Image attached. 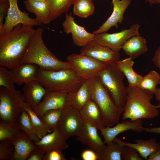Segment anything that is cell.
I'll return each instance as SVG.
<instances>
[{"mask_svg": "<svg viewBox=\"0 0 160 160\" xmlns=\"http://www.w3.org/2000/svg\"><path fill=\"white\" fill-rule=\"evenodd\" d=\"M35 29L20 23L0 36V65L10 70L20 63Z\"/></svg>", "mask_w": 160, "mask_h": 160, "instance_id": "6da1fadb", "label": "cell"}, {"mask_svg": "<svg viewBox=\"0 0 160 160\" xmlns=\"http://www.w3.org/2000/svg\"><path fill=\"white\" fill-rule=\"evenodd\" d=\"M43 32L41 27L35 29L28 47L20 64L33 63L40 68L50 70L73 69L68 62L60 60L47 48L43 39Z\"/></svg>", "mask_w": 160, "mask_h": 160, "instance_id": "7a4b0ae2", "label": "cell"}, {"mask_svg": "<svg viewBox=\"0 0 160 160\" xmlns=\"http://www.w3.org/2000/svg\"><path fill=\"white\" fill-rule=\"evenodd\" d=\"M127 100L122 114V119L133 120L153 119L159 115L157 105L151 103L154 94L136 87H127Z\"/></svg>", "mask_w": 160, "mask_h": 160, "instance_id": "3957f363", "label": "cell"}, {"mask_svg": "<svg viewBox=\"0 0 160 160\" xmlns=\"http://www.w3.org/2000/svg\"><path fill=\"white\" fill-rule=\"evenodd\" d=\"M37 78V80L47 91L68 93L77 89L86 80L73 69L50 70L39 67Z\"/></svg>", "mask_w": 160, "mask_h": 160, "instance_id": "277c9868", "label": "cell"}, {"mask_svg": "<svg viewBox=\"0 0 160 160\" xmlns=\"http://www.w3.org/2000/svg\"><path fill=\"white\" fill-rule=\"evenodd\" d=\"M92 99L97 105L102 114L106 127H112L119 122L124 109L119 108L98 76L93 79Z\"/></svg>", "mask_w": 160, "mask_h": 160, "instance_id": "5b68a950", "label": "cell"}, {"mask_svg": "<svg viewBox=\"0 0 160 160\" xmlns=\"http://www.w3.org/2000/svg\"><path fill=\"white\" fill-rule=\"evenodd\" d=\"M124 75L116 64H107L98 77L117 107L124 109L127 100V87L124 83Z\"/></svg>", "mask_w": 160, "mask_h": 160, "instance_id": "8992f818", "label": "cell"}, {"mask_svg": "<svg viewBox=\"0 0 160 160\" xmlns=\"http://www.w3.org/2000/svg\"><path fill=\"white\" fill-rule=\"evenodd\" d=\"M24 98L21 92L11 91L0 87V122H13L17 124L23 110Z\"/></svg>", "mask_w": 160, "mask_h": 160, "instance_id": "52a82bcc", "label": "cell"}, {"mask_svg": "<svg viewBox=\"0 0 160 160\" xmlns=\"http://www.w3.org/2000/svg\"><path fill=\"white\" fill-rule=\"evenodd\" d=\"M67 61L82 78L85 80L98 76L106 64L81 54L73 53L68 56Z\"/></svg>", "mask_w": 160, "mask_h": 160, "instance_id": "ba28073f", "label": "cell"}, {"mask_svg": "<svg viewBox=\"0 0 160 160\" xmlns=\"http://www.w3.org/2000/svg\"><path fill=\"white\" fill-rule=\"evenodd\" d=\"M84 124L79 111L65 106L62 109L61 116L56 128L67 140L71 137L77 136L82 129Z\"/></svg>", "mask_w": 160, "mask_h": 160, "instance_id": "9c48e42d", "label": "cell"}, {"mask_svg": "<svg viewBox=\"0 0 160 160\" xmlns=\"http://www.w3.org/2000/svg\"><path fill=\"white\" fill-rule=\"evenodd\" d=\"M140 27L138 23L132 25L128 29L112 33L106 32L95 34L94 42L119 52L125 42L132 37L140 35L138 30Z\"/></svg>", "mask_w": 160, "mask_h": 160, "instance_id": "30bf717a", "label": "cell"}, {"mask_svg": "<svg viewBox=\"0 0 160 160\" xmlns=\"http://www.w3.org/2000/svg\"><path fill=\"white\" fill-rule=\"evenodd\" d=\"M9 0V7L4 23L5 32L12 30L15 26L20 23L32 27L33 26H43L35 18L30 17L28 13L20 10L17 5V0Z\"/></svg>", "mask_w": 160, "mask_h": 160, "instance_id": "8fae6325", "label": "cell"}, {"mask_svg": "<svg viewBox=\"0 0 160 160\" xmlns=\"http://www.w3.org/2000/svg\"><path fill=\"white\" fill-rule=\"evenodd\" d=\"M119 52L92 41L82 47L80 53L111 64H116L120 60Z\"/></svg>", "mask_w": 160, "mask_h": 160, "instance_id": "7c38bea8", "label": "cell"}, {"mask_svg": "<svg viewBox=\"0 0 160 160\" xmlns=\"http://www.w3.org/2000/svg\"><path fill=\"white\" fill-rule=\"evenodd\" d=\"M62 26L65 33H71L74 43L78 46L83 47L94 39L95 34L88 32L84 27L77 24L71 13H65Z\"/></svg>", "mask_w": 160, "mask_h": 160, "instance_id": "4fadbf2b", "label": "cell"}, {"mask_svg": "<svg viewBox=\"0 0 160 160\" xmlns=\"http://www.w3.org/2000/svg\"><path fill=\"white\" fill-rule=\"evenodd\" d=\"M68 93L64 91H47L41 100L33 111L40 118L48 111L62 109L65 106Z\"/></svg>", "mask_w": 160, "mask_h": 160, "instance_id": "5bb4252c", "label": "cell"}, {"mask_svg": "<svg viewBox=\"0 0 160 160\" xmlns=\"http://www.w3.org/2000/svg\"><path fill=\"white\" fill-rule=\"evenodd\" d=\"M142 119L130 121H122L112 127H107L100 130L105 144L113 141L114 139L119 134L127 131L132 130L137 133L144 131Z\"/></svg>", "mask_w": 160, "mask_h": 160, "instance_id": "9a60e30c", "label": "cell"}, {"mask_svg": "<svg viewBox=\"0 0 160 160\" xmlns=\"http://www.w3.org/2000/svg\"><path fill=\"white\" fill-rule=\"evenodd\" d=\"M93 79L85 80L77 89L68 93L65 106H69L80 111L91 100Z\"/></svg>", "mask_w": 160, "mask_h": 160, "instance_id": "2e32d148", "label": "cell"}, {"mask_svg": "<svg viewBox=\"0 0 160 160\" xmlns=\"http://www.w3.org/2000/svg\"><path fill=\"white\" fill-rule=\"evenodd\" d=\"M98 130L92 124L84 122L82 129L76 137L78 141L100 154L105 145L99 135Z\"/></svg>", "mask_w": 160, "mask_h": 160, "instance_id": "e0dca14e", "label": "cell"}, {"mask_svg": "<svg viewBox=\"0 0 160 160\" xmlns=\"http://www.w3.org/2000/svg\"><path fill=\"white\" fill-rule=\"evenodd\" d=\"M131 0H112L113 6V12L106 21L93 33L96 34L109 30L113 26L118 27V24L121 23L124 20V14L131 3Z\"/></svg>", "mask_w": 160, "mask_h": 160, "instance_id": "ac0fdd59", "label": "cell"}, {"mask_svg": "<svg viewBox=\"0 0 160 160\" xmlns=\"http://www.w3.org/2000/svg\"><path fill=\"white\" fill-rule=\"evenodd\" d=\"M9 141L14 147L10 160H26L31 151L37 147L23 130H21L17 136Z\"/></svg>", "mask_w": 160, "mask_h": 160, "instance_id": "d6986e66", "label": "cell"}, {"mask_svg": "<svg viewBox=\"0 0 160 160\" xmlns=\"http://www.w3.org/2000/svg\"><path fill=\"white\" fill-rule=\"evenodd\" d=\"M24 102L33 110L47 91L38 80L25 84L22 89Z\"/></svg>", "mask_w": 160, "mask_h": 160, "instance_id": "ffe728a7", "label": "cell"}, {"mask_svg": "<svg viewBox=\"0 0 160 160\" xmlns=\"http://www.w3.org/2000/svg\"><path fill=\"white\" fill-rule=\"evenodd\" d=\"M121 145L127 146L133 148L138 152L140 156L145 160L148 159L149 155L160 148V143L156 141L155 138L149 139L135 140V143L124 141L116 137L113 140Z\"/></svg>", "mask_w": 160, "mask_h": 160, "instance_id": "44dd1931", "label": "cell"}, {"mask_svg": "<svg viewBox=\"0 0 160 160\" xmlns=\"http://www.w3.org/2000/svg\"><path fill=\"white\" fill-rule=\"evenodd\" d=\"M79 111L84 122L92 124L100 131L106 127L101 110L92 100L88 102Z\"/></svg>", "mask_w": 160, "mask_h": 160, "instance_id": "7402d4cb", "label": "cell"}, {"mask_svg": "<svg viewBox=\"0 0 160 160\" xmlns=\"http://www.w3.org/2000/svg\"><path fill=\"white\" fill-rule=\"evenodd\" d=\"M38 66L34 63H25L20 64L10 70L13 75L15 84L20 85L37 80Z\"/></svg>", "mask_w": 160, "mask_h": 160, "instance_id": "603a6c76", "label": "cell"}, {"mask_svg": "<svg viewBox=\"0 0 160 160\" xmlns=\"http://www.w3.org/2000/svg\"><path fill=\"white\" fill-rule=\"evenodd\" d=\"M66 140L56 128L43 137L39 141L34 143L37 147L46 151L53 148L67 149L68 145Z\"/></svg>", "mask_w": 160, "mask_h": 160, "instance_id": "cb8c5ba5", "label": "cell"}, {"mask_svg": "<svg viewBox=\"0 0 160 160\" xmlns=\"http://www.w3.org/2000/svg\"><path fill=\"white\" fill-rule=\"evenodd\" d=\"M122 49L132 60L145 53L148 50L145 39L140 35L129 39L123 45Z\"/></svg>", "mask_w": 160, "mask_h": 160, "instance_id": "d4e9b609", "label": "cell"}, {"mask_svg": "<svg viewBox=\"0 0 160 160\" xmlns=\"http://www.w3.org/2000/svg\"><path fill=\"white\" fill-rule=\"evenodd\" d=\"M26 9L34 14L36 20L44 24L51 22L49 19L50 9L47 0L41 1L33 0H25L23 1Z\"/></svg>", "mask_w": 160, "mask_h": 160, "instance_id": "484cf974", "label": "cell"}, {"mask_svg": "<svg viewBox=\"0 0 160 160\" xmlns=\"http://www.w3.org/2000/svg\"><path fill=\"white\" fill-rule=\"evenodd\" d=\"M134 62L130 57L119 60L116 64L127 79L128 86L136 87L143 77L133 69Z\"/></svg>", "mask_w": 160, "mask_h": 160, "instance_id": "4316f807", "label": "cell"}, {"mask_svg": "<svg viewBox=\"0 0 160 160\" xmlns=\"http://www.w3.org/2000/svg\"><path fill=\"white\" fill-rule=\"evenodd\" d=\"M76 0H47L50 11L49 19L52 21L67 12Z\"/></svg>", "mask_w": 160, "mask_h": 160, "instance_id": "83f0119b", "label": "cell"}, {"mask_svg": "<svg viewBox=\"0 0 160 160\" xmlns=\"http://www.w3.org/2000/svg\"><path fill=\"white\" fill-rule=\"evenodd\" d=\"M22 108L29 114L36 132L41 139L48 133L51 132L53 130L44 124L34 111L27 104L21 102Z\"/></svg>", "mask_w": 160, "mask_h": 160, "instance_id": "f1b7e54d", "label": "cell"}, {"mask_svg": "<svg viewBox=\"0 0 160 160\" xmlns=\"http://www.w3.org/2000/svg\"><path fill=\"white\" fill-rule=\"evenodd\" d=\"M17 125L20 130L24 132L34 143L40 140L36 132L29 114L23 108Z\"/></svg>", "mask_w": 160, "mask_h": 160, "instance_id": "f546056e", "label": "cell"}, {"mask_svg": "<svg viewBox=\"0 0 160 160\" xmlns=\"http://www.w3.org/2000/svg\"><path fill=\"white\" fill-rule=\"evenodd\" d=\"M160 84V74L157 72L150 71L143 77L136 87L138 89L148 90L155 94L157 90V86Z\"/></svg>", "mask_w": 160, "mask_h": 160, "instance_id": "4dcf8cb0", "label": "cell"}, {"mask_svg": "<svg viewBox=\"0 0 160 160\" xmlns=\"http://www.w3.org/2000/svg\"><path fill=\"white\" fill-rule=\"evenodd\" d=\"M73 14L83 18L92 15L95 10L92 0H76L73 4Z\"/></svg>", "mask_w": 160, "mask_h": 160, "instance_id": "1f68e13d", "label": "cell"}, {"mask_svg": "<svg viewBox=\"0 0 160 160\" xmlns=\"http://www.w3.org/2000/svg\"><path fill=\"white\" fill-rule=\"evenodd\" d=\"M123 146L113 141L107 144L99 156L100 160H121Z\"/></svg>", "mask_w": 160, "mask_h": 160, "instance_id": "d6a6232c", "label": "cell"}, {"mask_svg": "<svg viewBox=\"0 0 160 160\" xmlns=\"http://www.w3.org/2000/svg\"><path fill=\"white\" fill-rule=\"evenodd\" d=\"M20 130L13 122H0V141H9L17 136Z\"/></svg>", "mask_w": 160, "mask_h": 160, "instance_id": "836d02e7", "label": "cell"}, {"mask_svg": "<svg viewBox=\"0 0 160 160\" xmlns=\"http://www.w3.org/2000/svg\"><path fill=\"white\" fill-rule=\"evenodd\" d=\"M62 109L49 110L40 118L42 121L53 131L57 127L61 116Z\"/></svg>", "mask_w": 160, "mask_h": 160, "instance_id": "e575fe53", "label": "cell"}, {"mask_svg": "<svg viewBox=\"0 0 160 160\" xmlns=\"http://www.w3.org/2000/svg\"><path fill=\"white\" fill-rule=\"evenodd\" d=\"M13 75L6 68L0 66V86L4 87L9 90L15 89Z\"/></svg>", "mask_w": 160, "mask_h": 160, "instance_id": "d590c367", "label": "cell"}, {"mask_svg": "<svg viewBox=\"0 0 160 160\" xmlns=\"http://www.w3.org/2000/svg\"><path fill=\"white\" fill-rule=\"evenodd\" d=\"M0 142V160H10L14 151V146L9 140Z\"/></svg>", "mask_w": 160, "mask_h": 160, "instance_id": "8d00e7d4", "label": "cell"}, {"mask_svg": "<svg viewBox=\"0 0 160 160\" xmlns=\"http://www.w3.org/2000/svg\"><path fill=\"white\" fill-rule=\"evenodd\" d=\"M121 153V160H143L135 148L123 145Z\"/></svg>", "mask_w": 160, "mask_h": 160, "instance_id": "74e56055", "label": "cell"}, {"mask_svg": "<svg viewBox=\"0 0 160 160\" xmlns=\"http://www.w3.org/2000/svg\"><path fill=\"white\" fill-rule=\"evenodd\" d=\"M9 7V0H0V36L5 32L4 20L7 14Z\"/></svg>", "mask_w": 160, "mask_h": 160, "instance_id": "f35d334b", "label": "cell"}, {"mask_svg": "<svg viewBox=\"0 0 160 160\" xmlns=\"http://www.w3.org/2000/svg\"><path fill=\"white\" fill-rule=\"evenodd\" d=\"M62 150L59 148H53L47 150L45 153L43 160H67Z\"/></svg>", "mask_w": 160, "mask_h": 160, "instance_id": "ab89813d", "label": "cell"}, {"mask_svg": "<svg viewBox=\"0 0 160 160\" xmlns=\"http://www.w3.org/2000/svg\"><path fill=\"white\" fill-rule=\"evenodd\" d=\"M46 152L42 148L37 147L31 151L26 160H43Z\"/></svg>", "mask_w": 160, "mask_h": 160, "instance_id": "60d3db41", "label": "cell"}, {"mask_svg": "<svg viewBox=\"0 0 160 160\" xmlns=\"http://www.w3.org/2000/svg\"><path fill=\"white\" fill-rule=\"evenodd\" d=\"M83 160H100L99 154L92 149H87L82 152L81 154Z\"/></svg>", "mask_w": 160, "mask_h": 160, "instance_id": "b9f144b4", "label": "cell"}, {"mask_svg": "<svg viewBox=\"0 0 160 160\" xmlns=\"http://www.w3.org/2000/svg\"><path fill=\"white\" fill-rule=\"evenodd\" d=\"M152 60L155 66L160 71V46L156 49Z\"/></svg>", "mask_w": 160, "mask_h": 160, "instance_id": "7bdbcfd3", "label": "cell"}, {"mask_svg": "<svg viewBox=\"0 0 160 160\" xmlns=\"http://www.w3.org/2000/svg\"><path fill=\"white\" fill-rule=\"evenodd\" d=\"M148 160H160V148L151 153L148 156Z\"/></svg>", "mask_w": 160, "mask_h": 160, "instance_id": "ee69618b", "label": "cell"}, {"mask_svg": "<svg viewBox=\"0 0 160 160\" xmlns=\"http://www.w3.org/2000/svg\"><path fill=\"white\" fill-rule=\"evenodd\" d=\"M144 131L151 133L160 134V127H154L151 128H145Z\"/></svg>", "mask_w": 160, "mask_h": 160, "instance_id": "f6af8a7d", "label": "cell"}, {"mask_svg": "<svg viewBox=\"0 0 160 160\" xmlns=\"http://www.w3.org/2000/svg\"><path fill=\"white\" fill-rule=\"evenodd\" d=\"M154 95L156 100L159 102V104L160 103V88H157L156 91Z\"/></svg>", "mask_w": 160, "mask_h": 160, "instance_id": "bcb514c9", "label": "cell"}, {"mask_svg": "<svg viewBox=\"0 0 160 160\" xmlns=\"http://www.w3.org/2000/svg\"><path fill=\"white\" fill-rule=\"evenodd\" d=\"M145 1L146 2H148L151 5L160 3V0H145Z\"/></svg>", "mask_w": 160, "mask_h": 160, "instance_id": "7dc6e473", "label": "cell"}, {"mask_svg": "<svg viewBox=\"0 0 160 160\" xmlns=\"http://www.w3.org/2000/svg\"><path fill=\"white\" fill-rule=\"evenodd\" d=\"M33 0L38 1H46L47 0Z\"/></svg>", "mask_w": 160, "mask_h": 160, "instance_id": "c3c4849f", "label": "cell"}, {"mask_svg": "<svg viewBox=\"0 0 160 160\" xmlns=\"http://www.w3.org/2000/svg\"><path fill=\"white\" fill-rule=\"evenodd\" d=\"M157 106L158 108L160 109V103Z\"/></svg>", "mask_w": 160, "mask_h": 160, "instance_id": "681fc988", "label": "cell"}]
</instances>
